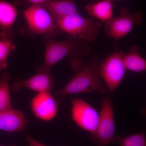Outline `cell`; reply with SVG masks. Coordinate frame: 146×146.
I'll list each match as a JSON object with an SVG mask.
<instances>
[{
	"mask_svg": "<svg viewBox=\"0 0 146 146\" xmlns=\"http://www.w3.org/2000/svg\"><path fill=\"white\" fill-rule=\"evenodd\" d=\"M100 62L92 59L86 63L80 62V59H72L71 68L76 73L70 81L62 89L52 93L60 103L64 97L68 95L98 91L106 94L108 89L100 80L99 66Z\"/></svg>",
	"mask_w": 146,
	"mask_h": 146,
	"instance_id": "6da1fadb",
	"label": "cell"
},
{
	"mask_svg": "<svg viewBox=\"0 0 146 146\" xmlns=\"http://www.w3.org/2000/svg\"><path fill=\"white\" fill-rule=\"evenodd\" d=\"M44 41V63L36 68L37 72L50 69L66 56L72 59H80L89 56L91 53L89 44L77 38L71 37L65 41H58L53 37H45Z\"/></svg>",
	"mask_w": 146,
	"mask_h": 146,
	"instance_id": "7a4b0ae2",
	"label": "cell"
},
{
	"mask_svg": "<svg viewBox=\"0 0 146 146\" xmlns=\"http://www.w3.org/2000/svg\"><path fill=\"white\" fill-rule=\"evenodd\" d=\"M23 16L26 26L21 28L20 32L24 35L53 37L61 32L52 16L42 5L30 6L24 11Z\"/></svg>",
	"mask_w": 146,
	"mask_h": 146,
	"instance_id": "3957f363",
	"label": "cell"
},
{
	"mask_svg": "<svg viewBox=\"0 0 146 146\" xmlns=\"http://www.w3.org/2000/svg\"><path fill=\"white\" fill-rule=\"evenodd\" d=\"M57 27L71 37L82 40L86 43L93 42L96 38L102 24L94 18H85L79 13L55 20Z\"/></svg>",
	"mask_w": 146,
	"mask_h": 146,
	"instance_id": "277c9868",
	"label": "cell"
},
{
	"mask_svg": "<svg viewBox=\"0 0 146 146\" xmlns=\"http://www.w3.org/2000/svg\"><path fill=\"white\" fill-rule=\"evenodd\" d=\"M114 108L111 96L103 98L100 119L96 131L91 134V139L97 146H108L116 142Z\"/></svg>",
	"mask_w": 146,
	"mask_h": 146,
	"instance_id": "5b68a950",
	"label": "cell"
},
{
	"mask_svg": "<svg viewBox=\"0 0 146 146\" xmlns=\"http://www.w3.org/2000/svg\"><path fill=\"white\" fill-rule=\"evenodd\" d=\"M143 20V13L131 12L126 7L121 9L119 16L112 17L105 24V33L109 38L118 41L127 35L136 25H139Z\"/></svg>",
	"mask_w": 146,
	"mask_h": 146,
	"instance_id": "8992f818",
	"label": "cell"
},
{
	"mask_svg": "<svg viewBox=\"0 0 146 146\" xmlns=\"http://www.w3.org/2000/svg\"><path fill=\"white\" fill-rule=\"evenodd\" d=\"M99 73L106 84L110 94L118 88L125 76L126 69L122 53L116 51L110 55L99 66Z\"/></svg>",
	"mask_w": 146,
	"mask_h": 146,
	"instance_id": "52a82bcc",
	"label": "cell"
},
{
	"mask_svg": "<svg viewBox=\"0 0 146 146\" xmlns=\"http://www.w3.org/2000/svg\"><path fill=\"white\" fill-rule=\"evenodd\" d=\"M71 117L80 127L92 134L98 124L100 113L84 100L76 98L72 101Z\"/></svg>",
	"mask_w": 146,
	"mask_h": 146,
	"instance_id": "ba28073f",
	"label": "cell"
},
{
	"mask_svg": "<svg viewBox=\"0 0 146 146\" xmlns=\"http://www.w3.org/2000/svg\"><path fill=\"white\" fill-rule=\"evenodd\" d=\"M60 103L52 91L40 92L37 93L31 101V110L38 119L50 121L57 116Z\"/></svg>",
	"mask_w": 146,
	"mask_h": 146,
	"instance_id": "9c48e42d",
	"label": "cell"
},
{
	"mask_svg": "<svg viewBox=\"0 0 146 146\" xmlns=\"http://www.w3.org/2000/svg\"><path fill=\"white\" fill-rule=\"evenodd\" d=\"M29 78L17 80L10 85L11 92L16 93L23 88H26L37 92H52L54 84V77L50 69L37 72Z\"/></svg>",
	"mask_w": 146,
	"mask_h": 146,
	"instance_id": "30bf717a",
	"label": "cell"
},
{
	"mask_svg": "<svg viewBox=\"0 0 146 146\" xmlns=\"http://www.w3.org/2000/svg\"><path fill=\"white\" fill-rule=\"evenodd\" d=\"M18 16L16 6L6 0H0V38L13 40V27Z\"/></svg>",
	"mask_w": 146,
	"mask_h": 146,
	"instance_id": "8fae6325",
	"label": "cell"
},
{
	"mask_svg": "<svg viewBox=\"0 0 146 146\" xmlns=\"http://www.w3.org/2000/svg\"><path fill=\"white\" fill-rule=\"evenodd\" d=\"M29 121L21 110H0V130L12 133L22 131Z\"/></svg>",
	"mask_w": 146,
	"mask_h": 146,
	"instance_id": "7c38bea8",
	"label": "cell"
},
{
	"mask_svg": "<svg viewBox=\"0 0 146 146\" xmlns=\"http://www.w3.org/2000/svg\"><path fill=\"white\" fill-rule=\"evenodd\" d=\"M42 6L55 20L79 13L76 0H49Z\"/></svg>",
	"mask_w": 146,
	"mask_h": 146,
	"instance_id": "4fadbf2b",
	"label": "cell"
},
{
	"mask_svg": "<svg viewBox=\"0 0 146 146\" xmlns=\"http://www.w3.org/2000/svg\"><path fill=\"white\" fill-rule=\"evenodd\" d=\"M121 53L123 62L126 70L138 73L146 71V60L141 56L138 46H133L128 52Z\"/></svg>",
	"mask_w": 146,
	"mask_h": 146,
	"instance_id": "5bb4252c",
	"label": "cell"
},
{
	"mask_svg": "<svg viewBox=\"0 0 146 146\" xmlns=\"http://www.w3.org/2000/svg\"><path fill=\"white\" fill-rule=\"evenodd\" d=\"M112 2L110 0H102L86 5V10L91 18L105 23L113 17Z\"/></svg>",
	"mask_w": 146,
	"mask_h": 146,
	"instance_id": "9a60e30c",
	"label": "cell"
},
{
	"mask_svg": "<svg viewBox=\"0 0 146 146\" xmlns=\"http://www.w3.org/2000/svg\"><path fill=\"white\" fill-rule=\"evenodd\" d=\"M11 78L10 74L3 72L0 76V110L12 109L10 95V85L9 84Z\"/></svg>",
	"mask_w": 146,
	"mask_h": 146,
	"instance_id": "2e32d148",
	"label": "cell"
},
{
	"mask_svg": "<svg viewBox=\"0 0 146 146\" xmlns=\"http://www.w3.org/2000/svg\"><path fill=\"white\" fill-rule=\"evenodd\" d=\"M16 47L13 40L0 38V72L7 68L9 56Z\"/></svg>",
	"mask_w": 146,
	"mask_h": 146,
	"instance_id": "e0dca14e",
	"label": "cell"
},
{
	"mask_svg": "<svg viewBox=\"0 0 146 146\" xmlns=\"http://www.w3.org/2000/svg\"><path fill=\"white\" fill-rule=\"evenodd\" d=\"M115 143L118 146H146L145 134L143 131L123 138L117 136Z\"/></svg>",
	"mask_w": 146,
	"mask_h": 146,
	"instance_id": "ac0fdd59",
	"label": "cell"
},
{
	"mask_svg": "<svg viewBox=\"0 0 146 146\" xmlns=\"http://www.w3.org/2000/svg\"><path fill=\"white\" fill-rule=\"evenodd\" d=\"M49 0H14L13 4L16 6L23 5H42Z\"/></svg>",
	"mask_w": 146,
	"mask_h": 146,
	"instance_id": "d6986e66",
	"label": "cell"
},
{
	"mask_svg": "<svg viewBox=\"0 0 146 146\" xmlns=\"http://www.w3.org/2000/svg\"><path fill=\"white\" fill-rule=\"evenodd\" d=\"M26 140L28 143V146H47L36 141L30 136H26Z\"/></svg>",
	"mask_w": 146,
	"mask_h": 146,
	"instance_id": "ffe728a7",
	"label": "cell"
},
{
	"mask_svg": "<svg viewBox=\"0 0 146 146\" xmlns=\"http://www.w3.org/2000/svg\"><path fill=\"white\" fill-rule=\"evenodd\" d=\"M110 1H111L112 2H113L114 1H117V0H110Z\"/></svg>",
	"mask_w": 146,
	"mask_h": 146,
	"instance_id": "44dd1931",
	"label": "cell"
},
{
	"mask_svg": "<svg viewBox=\"0 0 146 146\" xmlns=\"http://www.w3.org/2000/svg\"></svg>",
	"mask_w": 146,
	"mask_h": 146,
	"instance_id": "7402d4cb",
	"label": "cell"
}]
</instances>
